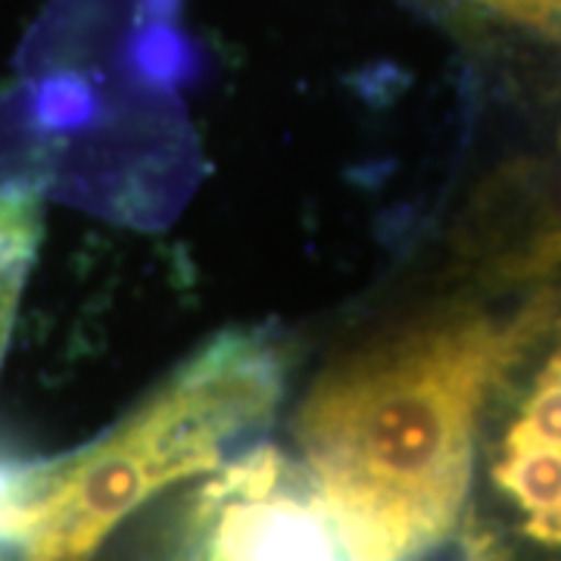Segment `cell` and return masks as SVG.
Listing matches in <instances>:
<instances>
[{
	"label": "cell",
	"instance_id": "obj_2",
	"mask_svg": "<svg viewBox=\"0 0 561 561\" xmlns=\"http://www.w3.org/2000/svg\"><path fill=\"white\" fill-rule=\"evenodd\" d=\"M284 390L280 343L268 331H225L88 449L13 468L7 540L25 561H91L234 459L272 424Z\"/></svg>",
	"mask_w": 561,
	"mask_h": 561
},
{
	"label": "cell",
	"instance_id": "obj_3",
	"mask_svg": "<svg viewBox=\"0 0 561 561\" xmlns=\"http://www.w3.org/2000/svg\"><path fill=\"white\" fill-rule=\"evenodd\" d=\"M172 561H362L300 461L253 443L191 493Z\"/></svg>",
	"mask_w": 561,
	"mask_h": 561
},
{
	"label": "cell",
	"instance_id": "obj_4",
	"mask_svg": "<svg viewBox=\"0 0 561 561\" xmlns=\"http://www.w3.org/2000/svg\"><path fill=\"white\" fill-rule=\"evenodd\" d=\"M493 209L471 241L478 280L527 287L561 275V131L552 150L505 165L486 187Z\"/></svg>",
	"mask_w": 561,
	"mask_h": 561
},
{
	"label": "cell",
	"instance_id": "obj_6",
	"mask_svg": "<svg viewBox=\"0 0 561 561\" xmlns=\"http://www.w3.org/2000/svg\"><path fill=\"white\" fill-rule=\"evenodd\" d=\"M471 25L522 32L561 44V0H421Z\"/></svg>",
	"mask_w": 561,
	"mask_h": 561
},
{
	"label": "cell",
	"instance_id": "obj_7",
	"mask_svg": "<svg viewBox=\"0 0 561 561\" xmlns=\"http://www.w3.org/2000/svg\"><path fill=\"white\" fill-rule=\"evenodd\" d=\"M0 561H25L22 552L13 546V542H0Z\"/></svg>",
	"mask_w": 561,
	"mask_h": 561
},
{
	"label": "cell",
	"instance_id": "obj_1",
	"mask_svg": "<svg viewBox=\"0 0 561 561\" xmlns=\"http://www.w3.org/2000/svg\"><path fill=\"white\" fill-rule=\"evenodd\" d=\"M559 319V287L505 312L453 302L321 371L297 449L362 561L453 559L486 412Z\"/></svg>",
	"mask_w": 561,
	"mask_h": 561
},
{
	"label": "cell",
	"instance_id": "obj_5",
	"mask_svg": "<svg viewBox=\"0 0 561 561\" xmlns=\"http://www.w3.org/2000/svg\"><path fill=\"white\" fill-rule=\"evenodd\" d=\"M38 206L25 194H0V353L13 324L22 280L38 247Z\"/></svg>",
	"mask_w": 561,
	"mask_h": 561
}]
</instances>
